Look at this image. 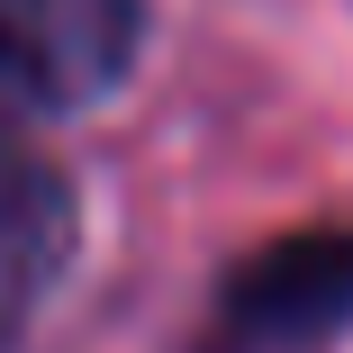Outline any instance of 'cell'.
<instances>
[{
	"mask_svg": "<svg viewBox=\"0 0 353 353\" xmlns=\"http://www.w3.org/2000/svg\"><path fill=\"white\" fill-rule=\"evenodd\" d=\"M145 54V0H0V136L109 100Z\"/></svg>",
	"mask_w": 353,
	"mask_h": 353,
	"instance_id": "cell-1",
	"label": "cell"
},
{
	"mask_svg": "<svg viewBox=\"0 0 353 353\" xmlns=\"http://www.w3.org/2000/svg\"><path fill=\"white\" fill-rule=\"evenodd\" d=\"M218 326L245 353H290V344L344 335L353 326V227H308V236H281L254 263H236L218 290Z\"/></svg>",
	"mask_w": 353,
	"mask_h": 353,
	"instance_id": "cell-2",
	"label": "cell"
},
{
	"mask_svg": "<svg viewBox=\"0 0 353 353\" xmlns=\"http://www.w3.org/2000/svg\"><path fill=\"white\" fill-rule=\"evenodd\" d=\"M73 236H82L73 190H63L46 163L0 154V335L54 290V272L73 263Z\"/></svg>",
	"mask_w": 353,
	"mask_h": 353,
	"instance_id": "cell-3",
	"label": "cell"
}]
</instances>
